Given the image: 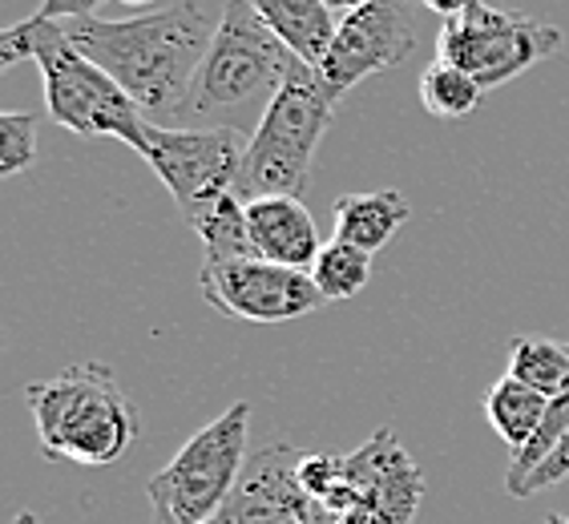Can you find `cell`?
Here are the masks:
<instances>
[{
    "label": "cell",
    "instance_id": "cell-1",
    "mask_svg": "<svg viewBox=\"0 0 569 524\" xmlns=\"http://www.w3.org/2000/svg\"><path fill=\"white\" fill-rule=\"evenodd\" d=\"M61 24L69 41L93 66L106 69L153 125H174L190 81L219 29V21H210L194 0H178L170 9H153L126 21L77 17Z\"/></svg>",
    "mask_w": 569,
    "mask_h": 524
},
{
    "label": "cell",
    "instance_id": "cell-2",
    "mask_svg": "<svg viewBox=\"0 0 569 524\" xmlns=\"http://www.w3.org/2000/svg\"><path fill=\"white\" fill-rule=\"evenodd\" d=\"M299 66L303 61L259 21L251 0H227L214 41L174 121L182 130H247L251 121L259 125Z\"/></svg>",
    "mask_w": 569,
    "mask_h": 524
},
{
    "label": "cell",
    "instance_id": "cell-3",
    "mask_svg": "<svg viewBox=\"0 0 569 524\" xmlns=\"http://www.w3.org/2000/svg\"><path fill=\"white\" fill-rule=\"evenodd\" d=\"M24 57L41 69L49 121H57L61 130L77 133V138H118L130 150H146L150 142L146 113L106 69L93 66L69 41L66 24L29 17V21L4 29L0 33V69H12Z\"/></svg>",
    "mask_w": 569,
    "mask_h": 524
},
{
    "label": "cell",
    "instance_id": "cell-4",
    "mask_svg": "<svg viewBox=\"0 0 569 524\" xmlns=\"http://www.w3.org/2000/svg\"><path fill=\"white\" fill-rule=\"evenodd\" d=\"M24 400L44 456L77 468H110L142 432L138 407L110 363H69L53 380L29 383Z\"/></svg>",
    "mask_w": 569,
    "mask_h": 524
},
{
    "label": "cell",
    "instance_id": "cell-5",
    "mask_svg": "<svg viewBox=\"0 0 569 524\" xmlns=\"http://www.w3.org/2000/svg\"><path fill=\"white\" fill-rule=\"evenodd\" d=\"M340 93L328 85V77L311 66H299L291 73L271 110L254 125L247 162L239 174V198H303L311 187L316 150L336 118Z\"/></svg>",
    "mask_w": 569,
    "mask_h": 524
},
{
    "label": "cell",
    "instance_id": "cell-6",
    "mask_svg": "<svg viewBox=\"0 0 569 524\" xmlns=\"http://www.w3.org/2000/svg\"><path fill=\"white\" fill-rule=\"evenodd\" d=\"M247 436H251V404H230L219 420L182 444L146 492L150 504H162L182 524H207L222 516L230 492L247 468Z\"/></svg>",
    "mask_w": 569,
    "mask_h": 524
},
{
    "label": "cell",
    "instance_id": "cell-7",
    "mask_svg": "<svg viewBox=\"0 0 569 524\" xmlns=\"http://www.w3.org/2000/svg\"><path fill=\"white\" fill-rule=\"evenodd\" d=\"M561 49V29L537 21L529 12L493 9L477 0L469 12L449 17L440 24L437 57L449 66L465 69L485 89H497L505 81L521 77L537 61H546Z\"/></svg>",
    "mask_w": 569,
    "mask_h": 524
},
{
    "label": "cell",
    "instance_id": "cell-8",
    "mask_svg": "<svg viewBox=\"0 0 569 524\" xmlns=\"http://www.w3.org/2000/svg\"><path fill=\"white\" fill-rule=\"evenodd\" d=\"M242 130H182V125H153L142 158L162 178V187L190 222L222 198L239 194V174L247 162Z\"/></svg>",
    "mask_w": 569,
    "mask_h": 524
},
{
    "label": "cell",
    "instance_id": "cell-9",
    "mask_svg": "<svg viewBox=\"0 0 569 524\" xmlns=\"http://www.w3.org/2000/svg\"><path fill=\"white\" fill-rule=\"evenodd\" d=\"M425 0H368L343 12L319 73L343 98L368 77L405 66L425 33Z\"/></svg>",
    "mask_w": 569,
    "mask_h": 524
},
{
    "label": "cell",
    "instance_id": "cell-10",
    "mask_svg": "<svg viewBox=\"0 0 569 524\" xmlns=\"http://www.w3.org/2000/svg\"><path fill=\"white\" fill-rule=\"evenodd\" d=\"M198 291L219 315L242 323H291L323 306L311 274L296 266H279L267 259L207 262L198 274Z\"/></svg>",
    "mask_w": 569,
    "mask_h": 524
},
{
    "label": "cell",
    "instance_id": "cell-11",
    "mask_svg": "<svg viewBox=\"0 0 569 524\" xmlns=\"http://www.w3.org/2000/svg\"><path fill=\"white\" fill-rule=\"evenodd\" d=\"M299 460L291 444H271L247 460L239 484L230 492L222 521L230 524H311L323 508L307 496L299 481Z\"/></svg>",
    "mask_w": 569,
    "mask_h": 524
},
{
    "label": "cell",
    "instance_id": "cell-12",
    "mask_svg": "<svg viewBox=\"0 0 569 524\" xmlns=\"http://www.w3.org/2000/svg\"><path fill=\"white\" fill-rule=\"evenodd\" d=\"M343 472L356 484V492L368 504L372 524H412L425 501V476L417 460L408 456L405 444L380 427L368 436V444L343 456Z\"/></svg>",
    "mask_w": 569,
    "mask_h": 524
},
{
    "label": "cell",
    "instance_id": "cell-13",
    "mask_svg": "<svg viewBox=\"0 0 569 524\" xmlns=\"http://www.w3.org/2000/svg\"><path fill=\"white\" fill-rule=\"evenodd\" d=\"M247 230H251L254 254L279 262V266L311 271L319 251H323L303 198H254V202H247Z\"/></svg>",
    "mask_w": 569,
    "mask_h": 524
},
{
    "label": "cell",
    "instance_id": "cell-14",
    "mask_svg": "<svg viewBox=\"0 0 569 524\" xmlns=\"http://www.w3.org/2000/svg\"><path fill=\"white\" fill-rule=\"evenodd\" d=\"M251 9L303 66H323L340 29V17L328 9V0H251Z\"/></svg>",
    "mask_w": 569,
    "mask_h": 524
},
{
    "label": "cell",
    "instance_id": "cell-15",
    "mask_svg": "<svg viewBox=\"0 0 569 524\" xmlns=\"http://www.w3.org/2000/svg\"><path fill=\"white\" fill-rule=\"evenodd\" d=\"M412 206L400 190H363L336 198V239L376 254L408 222Z\"/></svg>",
    "mask_w": 569,
    "mask_h": 524
},
{
    "label": "cell",
    "instance_id": "cell-16",
    "mask_svg": "<svg viewBox=\"0 0 569 524\" xmlns=\"http://www.w3.org/2000/svg\"><path fill=\"white\" fill-rule=\"evenodd\" d=\"M485 415H489V424L497 427V436L509 444V452H521L529 440L537 436V427L546 420V407H549V395L533 392L529 383L513 380V375H505L497 380L481 400Z\"/></svg>",
    "mask_w": 569,
    "mask_h": 524
},
{
    "label": "cell",
    "instance_id": "cell-17",
    "mask_svg": "<svg viewBox=\"0 0 569 524\" xmlns=\"http://www.w3.org/2000/svg\"><path fill=\"white\" fill-rule=\"evenodd\" d=\"M202 246H207V262H234V259H254L251 230H247V202L239 194L222 198L210 210H202L190 222Z\"/></svg>",
    "mask_w": 569,
    "mask_h": 524
},
{
    "label": "cell",
    "instance_id": "cell-18",
    "mask_svg": "<svg viewBox=\"0 0 569 524\" xmlns=\"http://www.w3.org/2000/svg\"><path fill=\"white\" fill-rule=\"evenodd\" d=\"M311 283L319 286L323 303H343V299H356L372 279V254L351 246V242L331 239L323 242L316 266H311Z\"/></svg>",
    "mask_w": 569,
    "mask_h": 524
},
{
    "label": "cell",
    "instance_id": "cell-19",
    "mask_svg": "<svg viewBox=\"0 0 569 524\" xmlns=\"http://www.w3.org/2000/svg\"><path fill=\"white\" fill-rule=\"evenodd\" d=\"M509 375L529 383L541 395H558L569 383V347L541 335L513 339V347H509Z\"/></svg>",
    "mask_w": 569,
    "mask_h": 524
},
{
    "label": "cell",
    "instance_id": "cell-20",
    "mask_svg": "<svg viewBox=\"0 0 569 524\" xmlns=\"http://www.w3.org/2000/svg\"><path fill=\"white\" fill-rule=\"evenodd\" d=\"M485 98V85L465 69L449 66V61H432V66L420 73V101L432 118H469Z\"/></svg>",
    "mask_w": 569,
    "mask_h": 524
},
{
    "label": "cell",
    "instance_id": "cell-21",
    "mask_svg": "<svg viewBox=\"0 0 569 524\" xmlns=\"http://www.w3.org/2000/svg\"><path fill=\"white\" fill-rule=\"evenodd\" d=\"M566 432H569V383L561 387L558 395H549L546 420H541V427H537V436L529 440L526 449L517 452L513 460H509V476H505V488L513 492L517 501H521V492H526V484H529V476L537 472V464H541L549 452L558 449Z\"/></svg>",
    "mask_w": 569,
    "mask_h": 524
},
{
    "label": "cell",
    "instance_id": "cell-22",
    "mask_svg": "<svg viewBox=\"0 0 569 524\" xmlns=\"http://www.w3.org/2000/svg\"><path fill=\"white\" fill-rule=\"evenodd\" d=\"M37 162V113H0V178H12Z\"/></svg>",
    "mask_w": 569,
    "mask_h": 524
},
{
    "label": "cell",
    "instance_id": "cell-23",
    "mask_svg": "<svg viewBox=\"0 0 569 524\" xmlns=\"http://www.w3.org/2000/svg\"><path fill=\"white\" fill-rule=\"evenodd\" d=\"M343 476V456H328V452H303L299 460V481H303L307 496L311 501H323Z\"/></svg>",
    "mask_w": 569,
    "mask_h": 524
},
{
    "label": "cell",
    "instance_id": "cell-24",
    "mask_svg": "<svg viewBox=\"0 0 569 524\" xmlns=\"http://www.w3.org/2000/svg\"><path fill=\"white\" fill-rule=\"evenodd\" d=\"M569 476V432L561 436V444L553 452H549L541 464H537V472L529 476V484H526V492H521V501L526 496H533V492H546V488H553V484H561Z\"/></svg>",
    "mask_w": 569,
    "mask_h": 524
},
{
    "label": "cell",
    "instance_id": "cell-25",
    "mask_svg": "<svg viewBox=\"0 0 569 524\" xmlns=\"http://www.w3.org/2000/svg\"><path fill=\"white\" fill-rule=\"evenodd\" d=\"M106 0H41V9L33 17L41 21H77V17H93Z\"/></svg>",
    "mask_w": 569,
    "mask_h": 524
},
{
    "label": "cell",
    "instance_id": "cell-26",
    "mask_svg": "<svg viewBox=\"0 0 569 524\" xmlns=\"http://www.w3.org/2000/svg\"><path fill=\"white\" fill-rule=\"evenodd\" d=\"M472 4H477V0H425V9L445 17V21H449V17H460V12H469Z\"/></svg>",
    "mask_w": 569,
    "mask_h": 524
},
{
    "label": "cell",
    "instance_id": "cell-27",
    "mask_svg": "<svg viewBox=\"0 0 569 524\" xmlns=\"http://www.w3.org/2000/svg\"><path fill=\"white\" fill-rule=\"evenodd\" d=\"M150 508H153V524H182L170 508H162V504H150Z\"/></svg>",
    "mask_w": 569,
    "mask_h": 524
},
{
    "label": "cell",
    "instance_id": "cell-28",
    "mask_svg": "<svg viewBox=\"0 0 569 524\" xmlns=\"http://www.w3.org/2000/svg\"><path fill=\"white\" fill-rule=\"evenodd\" d=\"M360 4H368V0H328L331 12H351V9H360Z\"/></svg>",
    "mask_w": 569,
    "mask_h": 524
},
{
    "label": "cell",
    "instance_id": "cell-29",
    "mask_svg": "<svg viewBox=\"0 0 569 524\" xmlns=\"http://www.w3.org/2000/svg\"><path fill=\"white\" fill-rule=\"evenodd\" d=\"M121 4H130V9H138V12H153L162 0H121Z\"/></svg>",
    "mask_w": 569,
    "mask_h": 524
},
{
    "label": "cell",
    "instance_id": "cell-30",
    "mask_svg": "<svg viewBox=\"0 0 569 524\" xmlns=\"http://www.w3.org/2000/svg\"><path fill=\"white\" fill-rule=\"evenodd\" d=\"M12 524H41V516H37V513H17V516H12Z\"/></svg>",
    "mask_w": 569,
    "mask_h": 524
},
{
    "label": "cell",
    "instance_id": "cell-31",
    "mask_svg": "<svg viewBox=\"0 0 569 524\" xmlns=\"http://www.w3.org/2000/svg\"><path fill=\"white\" fill-rule=\"evenodd\" d=\"M546 524H569V516H561V513H549V516H546Z\"/></svg>",
    "mask_w": 569,
    "mask_h": 524
},
{
    "label": "cell",
    "instance_id": "cell-32",
    "mask_svg": "<svg viewBox=\"0 0 569 524\" xmlns=\"http://www.w3.org/2000/svg\"><path fill=\"white\" fill-rule=\"evenodd\" d=\"M311 524H331V521H328V516H323V513H319V516H316V521H311Z\"/></svg>",
    "mask_w": 569,
    "mask_h": 524
}]
</instances>
